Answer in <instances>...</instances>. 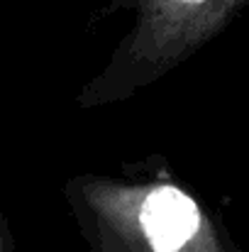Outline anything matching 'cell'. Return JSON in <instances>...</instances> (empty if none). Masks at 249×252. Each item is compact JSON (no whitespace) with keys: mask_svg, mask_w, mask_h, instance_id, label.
Returning <instances> with one entry per match:
<instances>
[{"mask_svg":"<svg viewBox=\"0 0 249 252\" xmlns=\"http://www.w3.org/2000/svg\"><path fill=\"white\" fill-rule=\"evenodd\" d=\"M64 201L90 252H242L222 218L157 155L117 174H74Z\"/></svg>","mask_w":249,"mask_h":252,"instance_id":"1","label":"cell"},{"mask_svg":"<svg viewBox=\"0 0 249 252\" xmlns=\"http://www.w3.org/2000/svg\"><path fill=\"white\" fill-rule=\"evenodd\" d=\"M249 0H108L105 12L130 15L125 34L76 95L79 110L120 105L159 84L222 34Z\"/></svg>","mask_w":249,"mask_h":252,"instance_id":"2","label":"cell"},{"mask_svg":"<svg viewBox=\"0 0 249 252\" xmlns=\"http://www.w3.org/2000/svg\"><path fill=\"white\" fill-rule=\"evenodd\" d=\"M0 252H15V238L5 213H0Z\"/></svg>","mask_w":249,"mask_h":252,"instance_id":"3","label":"cell"}]
</instances>
